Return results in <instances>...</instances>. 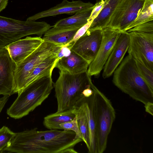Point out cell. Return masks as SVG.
Here are the masks:
<instances>
[{"label": "cell", "mask_w": 153, "mask_h": 153, "mask_svg": "<svg viewBox=\"0 0 153 153\" xmlns=\"http://www.w3.org/2000/svg\"><path fill=\"white\" fill-rule=\"evenodd\" d=\"M82 141L72 131H39L37 128L16 133L1 152L62 153Z\"/></svg>", "instance_id": "cell-1"}, {"label": "cell", "mask_w": 153, "mask_h": 153, "mask_svg": "<svg viewBox=\"0 0 153 153\" xmlns=\"http://www.w3.org/2000/svg\"><path fill=\"white\" fill-rule=\"evenodd\" d=\"M113 74L112 82L123 92L144 105L153 103V91L140 75L131 56L123 60Z\"/></svg>", "instance_id": "cell-2"}, {"label": "cell", "mask_w": 153, "mask_h": 153, "mask_svg": "<svg viewBox=\"0 0 153 153\" xmlns=\"http://www.w3.org/2000/svg\"><path fill=\"white\" fill-rule=\"evenodd\" d=\"M52 74L37 78L18 94L16 99L7 110V115L15 119H20L41 105L53 88Z\"/></svg>", "instance_id": "cell-3"}, {"label": "cell", "mask_w": 153, "mask_h": 153, "mask_svg": "<svg viewBox=\"0 0 153 153\" xmlns=\"http://www.w3.org/2000/svg\"><path fill=\"white\" fill-rule=\"evenodd\" d=\"M91 77L87 71L76 74L60 71L59 77L53 84L57 101V112L71 110L74 108L83 96V91L91 87L93 83Z\"/></svg>", "instance_id": "cell-4"}, {"label": "cell", "mask_w": 153, "mask_h": 153, "mask_svg": "<svg viewBox=\"0 0 153 153\" xmlns=\"http://www.w3.org/2000/svg\"><path fill=\"white\" fill-rule=\"evenodd\" d=\"M92 107L96 122L97 153L105 150L108 135L115 118V110L110 101L92 83Z\"/></svg>", "instance_id": "cell-5"}, {"label": "cell", "mask_w": 153, "mask_h": 153, "mask_svg": "<svg viewBox=\"0 0 153 153\" xmlns=\"http://www.w3.org/2000/svg\"><path fill=\"white\" fill-rule=\"evenodd\" d=\"M52 27L44 21H22L0 16V49L28 35L41 37Z\"/></svg>", "instance_id": "cell-6"}, {"label": "cell", "mask_w": 153, "mask_h": 153, "mask_svg": "<svg viewBox=\"0 0 153 153\" xmlns=\"http://www.w3.org/2000/svg\"><path fill=\"white\" fill-rule=\"evenodd\" d=\"M62 46L43 41L32 53L16 65L14 74V92L19 93L24 88L30 74L44 59L57 53Z\"/></svg>", "instance_id": "cell-7"}, {"label": "cell", "mask_w": 153, "mask_h": 153, "mask_svg": "<svg viewBox=\"0 0 153 153\" xmlns=\"http://www.w3.org/2000/svg\"><path fill=\"white\" fill-rule=\"evenodd\" d=\"M145 0H122L112 15L107 27L126 32L134 23L140 12Z\"/></svg>", "instance_id": "cell-8"}, {"label": "cell", "mask_w": 153, "mask_h": 153, "mask_svg": "<svg viewBox=\"0 0 153 153\" xmlns=\"http://www.w3.org/2000/svg\"><path fill=\"white\" fill-rule=\"evenodd\" d=\"M128 33V54L153 71V33L132 31Z\"/></svg>", "instance_id": "cell-9"}, {"label": "cell", "mask_w": 153, "mask_h": 153, "mask_svg": "<svg viewBox=\"0 0 153 153\" xmlns=\"http://www.w3.org/2000/svg\"><path fill=\"white\" fill-rule=\"evenodd\" d=\"M121 33L108 27L102 29L100 45L95 57L89 64L87 70L90 76H99Z\"/></svg>", "instance_id": "cell-10"}, {"label": "cell", "mask_w": 153, "mask_h": 153, "mask_svg": "<svg viewBox=\"0 0 153 153\" xmlns=\"http://www.w3.org/2000/svg\"><path fill=\"white\" fill-rule=\"evenodd\" d=\"M102 29L88 30L70 48L90 64L95 57L101 43Z\"/></svg>", "instance_id": "cell-11"}, {"label": "cell", "mask_w": 153, "mask_h": 153, "mask_svg": "<svg viewBox=\"0 0 153 153\" xmlns=\"http://www.w3.org/2000/svg\"><path fill=\"white\" fill-rule=\"evenodd\" d=\"M16 64L5 47L0 49V95L10 96L14 92Z\"/></svg>", "instance_id": "cell-12"}, {"label": "cell", "mask_w": 153, "mask_h": 153, "mask_svg": "<svg viewBox=\"0 0 153 153\" xmlns=\"http://www.w3.org/2000/svg\"><path fill=\"white\" fill-rule=\"evenodd\" d=\"M43 42L40 37L27 36L11 43L4 47L16 65L35 50Z\"/></svg>", "instance_id": "cell-13"}, {"label": "cell", "mask_w": 153, "mask_h": 153, "mask_svg": "<svg viewBox=\"0 0 153 153\" xmlns=\"http://www.w3.org/2000/svg\"><path fill=\"white\" fill-rule=\"evenodd\" d=\"M129 42L128 33L121 32L103 67V78L111 76L122 62L128 51Z\"/></svg>", "instance_id": "cell-14"}, {"label": "cell", "mask_w": 153, "mask_h": 153, "mask_svg": "<svg viewBox=\"0 0 153 153\" xmlns=\"http://www.w3.org/2000/svg\"><path fill=\"white\" fill-rule=\"evenodd\" d=\"M94 6L90 2L81 0L69 1L63 0L60 3L48 9L39 12L28 17L26 20L35 21L39 19L62 14H73L89 9Z\"/></svg>", "instance_id": "cell-15"}, {"label": "cell", "mask_w": 153, "mask_h": 153, "mask_svg": "<svg viewBox=\"0 0 153 153\" xmlns=\"http://www.w3.org/2000/svg\"><path fill=\"white\" fill-rule=\"evenodd\" d=\"M89 63L81 56L71 51L68 56L63 57L56 63L55 68L71 74H76L87 71Z\"/></svg>", "instance_id": "cell-16"}, {"label": "cell", "mask_w": 153, "mask_h": 153, "mask_svg": "<svg viewBox=\"0 0 153 153\" xmlns=\"http://www.w3.org/2000/svg\"><path fill=\"white\" fill-rule=\"evenodd\" d=\"M74 106L81 109L87 118L90 134V147L88 152L97 153L96 122L93 112L92 95L89 97L84 96L77 102Z\"/></svg>", "instance_id": "cell-17"}, {"label": "cell", "mask_w": 153, "mask_h": 153, "mask_svg": "<svg viewBox=\"0 0 153 153\" xmlns=\"http://www.w3.org/2000/svg\"><path fill=\"white\" fill-rule=\"evenodd\" d=\"M78 28H59L54 27L46 31L42 38L43 41L62 46L68 44L73 39Z\"/></svg>", "instance_id": "cell-18"}, {"label": "cell", "mask_w": 153, "mask_h": 153, "mask_svg": "<svg viewBox=\"0 0 153 153\" xmlns=\"http://www.w3.org/2000/svg\"><path fill=\"white\" fill-rule=\"evenodd\" d=\"M122 0H109L105 4L100 13L93 21L88 30L102 29L107 27L112 15Z\"/></svg>", "instance_id": "cell-19"}, {"label": "cell", "mask_w": 153, "mask_h": 153, "mask_svg": "<svg viewBox=\"0 0 153 153\" xmlns=\"http://www.w3.org/2000/svg\"><path fill=\"white\" fill-rule=\"evenodd\" d=\"M94 7L77 13L72 16L61 19L57 22L53 27L59 28L79 29L88 22Z\"/></svg>", "instance_id": "cell-20"}, {"label": "cell", "mask_w": 153, "mask_h": 153, "mask_svg": "<svg viewBox=\"0 0 153 153\" xmlns=\"http://www.w3.org/2000/svg\"><path fill=\"white\" fill-rule=\"evenodd\" d=\"M57 53L47 57L34 69L26 79L24 88L37 78L46 74L52 73L55 68Z\"/></svg>", "instance_id": "cell-21"}, {"label": "cell", "mask_w": 153, "mask_h": 153, "mask_svg": "<svg viewBox=\"0 0 153 153\" xmlns=\"http://www.w3.org/2000/svg\"><path fill=\"white\" fill-rule=\"evenodd\" d=\"M75 116L72 109L62 112L56 111L44 117L43 124L49 130H62L60 126L61 124L72 120Z\"/></svg>", "instance_id": "cell-22"}, {"label": "cell", "mask_w": 153, "mask_h": 153, "mask_svg": "<svg viewBox=\"0 0 153 153\" xmlns=\"http://www.w3.org/2000/svg\"><path fill=\"white\" fill-rule=\"evenodd\" d=\"M72 111L76 117L78 125L83 138V141L86 144L88 150L90 147V134L86 116L83 111L78 107L74 106Z\"/></svg>", "instance_id": "cell-23"}, {"label": "cell", "mask_w": 153, "mask_h": 153, "mask_svg": "<svg viewBox=\"0 0 153 153\" xmlns=\"http://www.w3.org/2000/svg\"><path fill=\"white\" fill-rule=\"evenodd\" d=\"M151 21H153V0H145L138 16L127 30L140 24Z\"/></svg>", "instance_id": "cell-24"}, {"label": "cell", "mask_w": 153, "mask_h": 153, "mask_svg": "<svg viewBox=\"0 0 153 153\" xmlns=\"http://www.w3.org/2000/svg\"><path fill=\"white\" fill-rule=\"evenodd\" d=\"M134 59L140 75L148 86L153 91V71L149 69L138 59Z\"/></svg>", "instance_id": "cell-25"}, {"label": "cell", "mask_w": 153, "mask_h": 153, "mask_svg": "<svg viewBox=\"0 0 153 153\" xmlns=\"http://www.w3.org/2000/svg\"><path fill=\"white\" fill-rule=\"evenodd\" d=\"M15 135L16 133L6 126L0 129V152L9 145Z\"/></svg>", "instance_id": "cell-26"}, {"label": "cell", "mask_w": 153, "mask_h": 153, "mask_svg": "<svg viewBox=\"0 0 153 153\" xmlns=\"http://www.w3.org/2000/svg\"><path fill=\"white\" fill-rule=\"evenodd\" d=\"M60 126L62 130L73 131L75 133L77 137L80 138L83 140V138L78 125L76 116L72 120L62 123L60 125Z\"/></svg>", "instance_id": "cell-27"}, {"label": "cell", "mask_w": 153, "mask_h": 153, "mask_svg": "<svg viewBox=\"0 0 153 153\" xmlns=\"http://www.w3.org/2000/svg\"><path fill=\"white\" fill-rule=\"evenodd\" d=\"M132 31L139 33H153V21L140 24L128 30L126 32L129 33Z\"/></svg>", "instance_id": "cell-28"}, {"label": "cell", "mask_w": 153, "mask_h": 153, "mask_svg": "<svg viewBox=\"0 0 153 153\" xmlns=\"http://www.w3.org/2000/svg\"><path fill=\"white\" fill-rule=\"evenodd\" d=\"M93 21L88 22L79 28L75 33L72 39L67 45L70 49L73 44L80 37L83 36L90 27Z\"/></svg>", "instance_id": "cell-29"}, {"label": "cell", "mask_w": 153, "mask_h": 153, "mask_svg": "<svg viewBox=\"0 0 153 153\" xmlns=\"http://www.w3.org/2000/svg\"><path fill=\"white\" fill-rule=\"evenodd\" d=\"M105 4V1L103 0L96 3L88 19V22L93 21L97 17L102 10Z\"/></svg>", "instance_id": "cell-30"}, {"label": "cell", "mask_w": 153, "mask_h": 153, "mask_svg": "<svg viewBox=\"0 0 153 153\" xmlns=\"http://www.w3.org/2000/svg\"><path fill=\"white\" fill-rule=\"evenodd\" d=\"M71 51L66 45L62 46L57 54V59L56 62L59 59L63 57L68 56L71 54Z\"/></svg>", "instance_id": "cell-31"}, {"label": "cell", "mask_w": 153, "mask_h": 153, "mask_svg": "<svg viewBox=\"0 0 153 153\" xmlns=\"http://www.w3.org/2000/svg\"><path fill=\"white\" fill-rule=\"evenodd\" d=\"M10 96H4L0 98V114L7 102Z\"/></svg>", "instance_id": "cell-32"}, {"label": "cell", "mask_w": 153, "mask_h": 153, "mask_svg": "<svg viewBox=\"0 0 153 153\" xmlns=\"http://www.w3.org/2000/svg\"><path fill=\"white\" fill-rule=\"evenodd\" d=\"M146 111L152 116L153 115V103L148 102L144 105Z\"/></svg>", "instance_id": "cell-33"}, {"label": "cell", "mask_w": 153, "mask_h": 153, "mask_svg": "<svg viewBox=\"0 0 153 153\" xmlns=\"http://www.w3.org/2000/svg\"><path fill=\"white\" fill-rule=\"evenodd\" d=\"M93 93V91L91 87H88L85 89L82 92L84 97H89L91 96Z\"/></svg>", "instance_id": "cell-34"}, {"label": "cell", "mask_w": 153, "mask_h": 153, "mask_svg": "<svg viewBox=\"0 0 153 153\" xmlns=\"http://www.w3.org/2000/svg\"><path fill=\"white\" fill-rule=\"evenodd\" d=\"M8 2V0H0V13L6 8Z\"/></svg>", "instance_id": "cell-35"}, {"label": "cell", "mask_w": 153, "mask_h": 153, "mask_svg": "<svg viewBox=\"0 0 153 153\" xmlns=\"http://www.w3.org/2000/svg\"><path fill=\"white\" fill-rule=\"evenodd\" d=\"M77 153L78 152L74 149V147L68 148L64 150L62 153Z\"/></svg>", "instance_id": "cell-36"}, {"label": "cell", "mask_w": 153, "mask_h": 153, "mask_svg": "<svg viewBox=\"0 0 153 153\" xmlns=\"http://www.w3.org/2000/svg\"><path fill=\"white\" fill-rule=\"evenodd\" d=\"M101 0H103L105 1V4L107 3L109 0H96V3H97Z\"/></svg>", "instance_id": "cell-37"}]
</instances>
